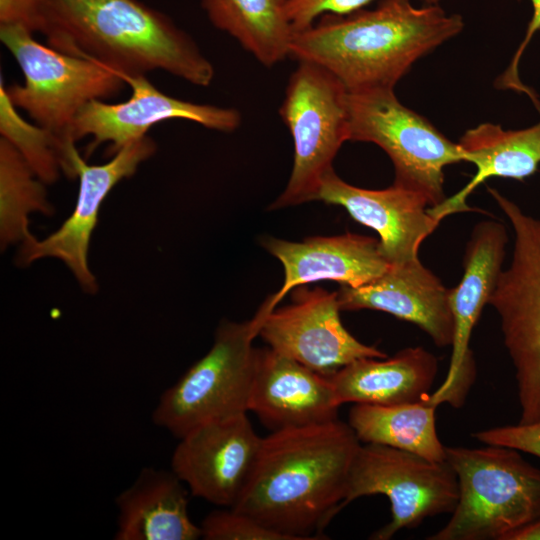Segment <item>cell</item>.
Instances as JSON below:
<instances>
[{
	"label": "cell",
	"mask_w": 540,
	"mask_h": 540,
	"mask_svg": "<svg viewBox=\"0 0 540 540\" xmlns=\"http://www.w3.org/2000/svg\"><path fill=\"white\" fill-rule=\"evenodd\" d=\"M360 446L339 419L272 431L262 438L251 476L231 508L290 540L325 538Z\"/></svg>",
	"instance_id": "cell-1"
},
{
	"label": "cell",
	"mask_w": 540,
	"mask_h": 540,
	"mask_svg": "<svg viewBox=\"0 0 540 540\" xmlns=\"http://www.w3.org/2000/svg\"><path fill=\"white\" fill-rule=\"evenodd\" d=\"M463 28L459 14L438 4L415 7L411 0H381L370 10L322 16L294 33L290 57L325 68L348 92L394 89L418 59Z\"/></svg>",
	"instance_id": "cell-2"
},
{
	"label": "cell",
	"mask_w": 540,
	"mask_h": 540,
	"mask_svg": "<svg viewBox=\"0 0 540 540\" xmlns=\"http://www.w3.org/2000/svg\"><path fill=\"white\" fill-rule=\"evenodd\" d=\"M41 33L50 47L117 75L162 70L201 87L215 76L196 42L139 0H43Z\"/></svg>",
	"instance_id": "cell-3"
},
{
	"label": "cell",
	"mask_w": 540,
	"mask_h": 540,
	"mask_svg": "<svg viewBox=\"0 0 540 540\" xmlns=\"http://www.w3.org/2000/svg\"><path fill=\"white\" fill-rule=\"evenodd\" d=\"M459 497L449 522L429 540H506L540 517V469L513 448L446 447Z\"/></svg>",
	"instance_id": "cell-4"
},
{
	"label": "cell",
	"mask_w": 540,
	"mask_h": 540,
	"mask_svg": "<svg viewBox=\"0 0 540 540\" xmlns=\"http://www.w3.org/2000/svg\"><path fill=\"white\" fill-rule=\"evenodd\" d=\"M0 40L24 76L22 85L5 86L8 97L58 139L63 162L76 143L72 126L79 111L92 100L115 97L126 83L101 63L41 44L23 26L0 25Z\"/></svg>",
	"instance_id": "cell-5"
},
{
	"label": "cell",
	"mask_w": 540,
	"mask_h": 540,
	"mask_svg": "<svg viewBox=\"0 0 540 540\" xmlns=\"http://www.w3.org/2000/svg\"><path fill=\"white\" fill-rule=\"evenodd\" d=\"M258 332L254 318L223 322L210 350L162 393L152 413L154 424L180 438L204 423L247 413Z\"/></svg>",
	"instance_id": "cell-6"
},
{
	"label": "cell",
	"mask_w": 540,
	"mask_h": 540,
	"mask_svg": "<svg viewBox=\"0 0 540 540\" xmlns=\"http://www.w3.org/2000/svg\"><path fill=\"white\" fill-rule=\"evenodd\" d=\"M349 92L325 68L298 61L279 114L294 144L293 167L283 192L270 210L317 200L325 174L345 141H349Z\"/></svg>",
	"instance_id": "cell-7"
},
{
	"label": "cell",
	"mask_w": 540,
	"mask_h": 540,
	"mask_svg": "<svg viewBox=\"0 0 540 540\" xmlns=\"http://www.w3.org/2000/svg\"><path fill=\"white\" fill-rule=\"evenodd\" d=\"M489 192L515 235L510 265L499 274L488 303L497 311L515 369L520 423L540 420V220L495 189Z\"/></svg>",
	"instance_id": "cell-8"
},
{
	"label": "cell",
	"mask_w": 540,
	"mask_h": 540,
	"mask_svg": "<svg viewBox=\"0 0 540 540\" xmlns=\"http://www.w3.org/2000/svg\"><path fill=\"white\" fill-rule=\"evenodd\" d=\"M348 105L349 141L376 144L394 165V184L422 194L432 207L443 202L444 168L465 161L459 144L404 106L392 88L349 92Z\"/></svg>",
	"instance_id": "cell-9"
},
{
	"label": "cell",
	"mask_w": 540,
	"mask_h": 540,
	"mask_svg": "<svg viewBox=\"0 0 540 540\" xmlns=\"http://www.w3.org/2000/svg\"><path fill=\"white\" fill-rule=\"evenodd\" d=\"M386 496L391 521L370 538L389 540L402 529H412L426 518L452 513L459 488L447 461H433L390 446L361 445L351 466L341 509L370 495Z\"/></svg>",
	"instance_id": "cell-10"
},
{
	"label": "cell",
	"mask_w": 540,
	"mask_h": 540,
	"mask_svg": "<svg viewBox=\"0 0 540 540\" xmlns=\"http://www.w3.org/2000/svg\"><path fill=\"white\" fill-rule=\"evenodd\" d=\"M156 151V143L145 136L120 149L104 164L90 165L71 145L62 172L69 178L78 177L79 191L71 215L44 239L30 237L21 243L17 262L27 266L42 258H56L71 271L81 288L94 294L96 278L88 265L90 239L98 221L101 205L121 180L131 177L138 166Z\"/></svg>",
	"instance_id": "cell-11"
},
{
	"label": "cell",
	"mask_w": 540,
	"mask_h": 540,
	"mask_svg": "<svg viewBox=\"0 0 540 540\" xmlns=\"http://www.w3.org/2000/svg\"><path fill=\"white\" fill-rule=\"evenodd\" d=\"M304 286L296 288L292 304L274 309L259 322L258 335L271 349L324 376L358 359L387 357L343 326L338 292Z\"/></svg>",
	"instance_id": "cell-12"
},
{
	"label": "cell",
	"mask_w": 540,
	"mask_h": 540,
	"mask_svg": "<svg viewBox=\"0 0 540 540\" xmlns=\"http://www.w3.org/2000/svg\"><path fill=\"white\" fill-rule=\"evenodd\" d=\"M131 87L124 102L92 100L77 114L72 126L75 142L92 137L87 148L91 154L99 145L109 144L108 155L145 136L151 127L170 119L196 122L208 129L230 133L241 124L239 110L199 104L169 96L155 87L144 74H118Z\"/></svg>",
	"instance_id": "cell-13"
},
{
	"label": "cell",
	"mask_w": 540,
	"mask_h": 540,
	"mask_svg": "<svg viewBox=\"0 0 540 540\" xmlns=\"http://www.w3.org/2000/svg\"><path fill=\"white\" fill-rule=\"evenodd\" d=\"M179 439L171 470L193 496L233 507L251 476L262 442L246 413L204 423Z\"/></svg>",
	"instance_id": "cell-14"
},
{
	"label": "cell",
	"mask_w": 540,
	"mask_h": 540,
	"mask_svg": "<svg viewBox=\"0 0 540 540\" xmlns=\"http://www.w3.org/2000/svg\"><path fill=\"white\" fill-rule=\"evenodd\" d=\"M507 233L496 221H483L474 228L464 257L460 283L448 290L453 317L450 365L441 386L430 399L436 404L462 406L474 379V361L469 349L472 330L495 289L505 255Z\"/></svg>",
	"instance_id": "cell-15"
},
{
	"label": "cell",
	"mask_w": 540,
	"mask_h": 540,
	"mask_svg": "<svg viewBox=\"0 0 540 540\" xmlns=\"http://www.w3.org/2000/svg\"><path fill=\"white\" fill-rule=\"evenodd\" d=\"M317 200L339 205L357 222L379 234L380 250L390 266L418 259V249L439 221L428 213L422 194L393 184L370 190L346 183L330 169L322 179Z\"/></svg>",
	"instance_id": "cell-16"
},
{
	"label": "cell",
	"mask_w": 540,
	"mask_h": 540,
	"mask_svg": "<svg viewBox=\"0 0 540 540\" xmlns=\"http://www.w3.org/2000/svg\"><path fill=\"white\" fill-rule=\"evenodd\" d=\"M261 243L281 262L284 282L256 313L259 320L273 311L294 288L321 280L356 288L375 280L390 267L380 250L379 240L353 233L310 237L302 242L265 237Z\"/></svg>",
	"instance_id": "cell-17"
},
{
	"label": "cell",
	"mask_w": 540,
	"mask_h": 540,
	"mask_svg": "<svg viewBox=\"0 0 540 540\" xmlns=\"http://www.w3.org/2000/svg\"><path fill=\"white\" fill-rule=\"evenodd\" d=\"M340 406L328 376L270 347L258 349L248 411L271 431L336 420Z\"/></svg>",
	"instance_id": "cell-18"
},
{
	"label": "cell",
	"mask_w": 540,
	"mask_h": 540,
	"mask_svg": "<svg viewBox=\"0 0 540 540\" xmlns=\"http://www.w3.org/2000/svg\"><path fill=\"white\" fill-rule=\"evenodd\" d=\"M448 290L419 260L390 266L375 280L353 288L342 285L338 291L341 311L372 309L412 322L424 330L435 345L453 341V317Z\"/></svg>",
	"instance_id": "cell-19"
},
{
	"label": "cell",
	"mask_w": 540,
	"mask_h": 540,
	"mask_svg": "<svg viewBox=\"0 0 540 540\" xmlns=\"http://www.w3.org/2000/svg\"><path fill=\"white\" fill-rule=\"evenodd\" d=\"M171 470L143 468L118 494L116 540H197L201 527L190 518L188 490Z\"/></svg>",
	"instance_id": "cell-20"
},
{
	"label": "cell",
	"mask_w": 540,
	"mask_h": 540,
	"mask_svg": "<svg viewBox=\"0 0 540 540\" xmlns=\"http://www.w3.org/2000/svg\"><path fill=\"white\" fill-rule=\"evenodd\" d=\"M437 369L434 355L410 347L391 358L355 360L328 377L341 405H395L427 397Z\"/></svg>",
	"instance_id": "cell-21"
},
{
	"label": "cell",
	"mask_w": 540,
	"mask_h": 540,
	"mask_svg": "<svg viewBox=\"0 0 540 540\" xmlns=\"http://www.w3.org/2000/svg\"><path fill=\"white\" fill-rule=\"evenodd\" d=\"M458 144L465 161L475 164L477 171L458 193L428 209L438 221L453 213L470 211L467 197L490 177L523 180L534 174L540 164V121L520 130L483 123L467 130Z\"/></svg>",
	"instance_id": "cell-22"
},
{
	"label": "cell",
	"mask_w": 540,
	"mask_h": 540,
	"mask_svg": "<svg viewBox=\"0 0 540 540\" xmlns=\"http://www.w3.org/2000/svg\"><path fill=\"white\" fill-rule=\"evenodd\" d=\"M429 395L420 401L395 405L355 404L349 411L348 424L360 442L446 461V447L440 442L435 425L438 405Z\"/></svg>",
	"instance_id": "cell-23"
},
{
	"label": "cell",
	"mask_w": 540,
	"mask_h": 540,
	"mask_svg": "<svg viewBox=\"0 0 540 540\" xmlns=\"http://www.w3.org/2000/svg\"><path fill=\"white\" fill-rule=\"evenodd\" d=\"M210 22L265 67L290 57L294 30L286 0H201Z\"/></svg>",
	"instance_id": "cell-24"
},
{
	"label": "cell",
	"mask_w": 540,
	"mask_h": 540,
	"mask_svg": "<svg viewBox=\"0 0 540 540\" xmlns=\"http://www.w3.org/2000/svg\"><path fill=\"white\" fill-rule=\"evenodd\" d=\"M51 215L45 183L35 174L19 151L0 139V243L6 249L30 237L29 216Z\"/></svg>",
	"instance_id": "cell-25"
},
{
	"label": "cell",
	"mask_w": 540,
	"mask_h": 540,
	"mask_svg": "<svg viewBox=\"0 0 540 540\" xmlns=\"http://www.w3.org/2000/svg\"><path fill=\"white\" fill-rule=\"evenodd\" d=\"M0 133L24 157L35 174L45 183H54L62 171L61 146L45 128L30 124L16 111L1 77Z\"/></svg>",
	"instance_id": "cell-26"
},
{
	"label": "cell",
	"mask_w": 540,
	"mask_h": 540,
	"mask_svg": "<svg viewBox=\"0 0 540 540\" xmlns=\"http://www.w3.org/2000/svg\"><path fill=\"white\" fill-rule=\"evenodd\" d=\"M200 527L205 540H290L231 507L212 511Z\"/></svg>",
	"instance_id": "cell-27"
},
{
	"label": "cell",
	"mask_w": 540,
	"mask_h": 540,
	"mask_svg": "<svg viewBox=\"0 0 540 540\" xmlns=\"http://www.w3.org/2000/svg\"><path fill=\"white\" fill-rule=\"evenodd\" d=\"M374 0H286V9L294 33L312 26L325 15H346L363 9ZM438 4L440 0H419Z\"/></svg>",
	"instance_id": "cell-28"
},
{
	"label": "cell",
	"mask_w": 540,
	"mask_h": 540,
	"mask_svg": "<svg viewBox=\"0 0 540 540\" xmlns=\"http://www.w3.org/2000/svg\"><path fill=\"white\" fill-rule=\"evenodd\" d=\"M473 437L486 445L509 447L540 458V420L477 431Z\"/></svg>",
	"instance_id": "cell-29"
},
{
	"label": "cell",
	"mask_w": 540,
	"mask_h": 540,
	"mask_svg": "<svg viewBox=\"0 0 540 540\" xmlns=\"http://www.w3.org/2000/svg\"><path fill=\"white\" fill-rule=\"evenodd\" d=\"M529 1L531 2L533 8V14L530 22L528 23L525 37L513 56L510 65L498 78L496 86L500 89H512L518 93H526L540 112V101L538 100L535 92L521 82L518 72L519 61L525 48L529 44L533 35L540 30V0Z\"/></svg>",
	"instance_id": "cell-30"
},
{
	"label": "cell",
	"mask_w": 540,
	"mask_h": 540,
	"mask_svg": "<svg viewBox=\"0 0 540 540\" xmlns=\"http://www.w3.org/2000/svg\"><path fill=\"white\" fill-rule=\"evenodd\" d=\"M9 24L42 32L43 0H0V25Z\"/></svg>",
	"instance_id": "cell-31"
},
{
	"label": "cell",
	"mask_w": 540,
	"mask_h": 540,
	"mask_svg": "<svg viewBox=\"0 0 540 540\" xmlns=\"http://www.w3.org/2000/svg\"><path fill=\"white\" fill-rule=\"evenodd\" d=\"M506 540H540V517L511 533Z\"/></svg>",
	"instance_id": "cell-32"
}]
</instances>
